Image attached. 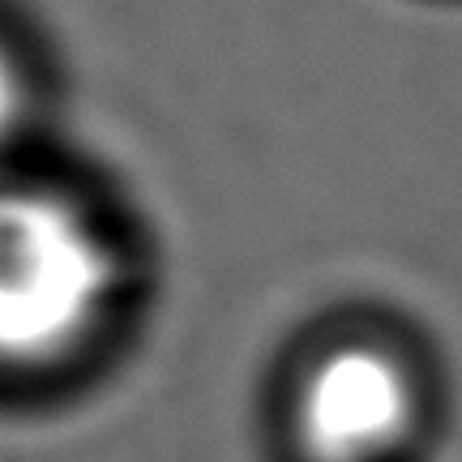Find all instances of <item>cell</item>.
I'll use <instances>...</instances> for the list:
<instances>
[{"label": "cell", "instance_id": "obj_1", "mask_svg": "<svg viewBox=\"0 0 462 462\" xmlns=\"http://www.w3.org/2000/svg\"><path fill=\"white\" fill-rule=\"evenodd\" d=\"M116 300V248L82 201L0 184V368H48L90 343Z\"/></svg>", "mask_w": 462, "mask_h": 462}, {"label": "cell", "instance_id": "obj_2", "mask_svg": "<svg viewBox=\"0 0 462 462\" xmlns=\"http://www.w3.org/2000/svg\"><path fill=\"white\" fill-rule=\"evenodd\" d=\"M424 415L411 360L385 338H338L304 364L291 432L309 462H394Z\"/></svg>", "mask_w": 462, "mask_h": 462}, {"label": "cell", "instance_id": "obj_3", "mask_svg": "<svg viewBox=\"0 0 462 462\" xmlns=\"http://www.w3.org/2000/svg\"><path fill=\"white\" fill-rule=\"evenodd\" d=\"M26 73H22V60L14 56V48L0 39V142L22 125L26 116Z\"/></svg>", "mask_w": 462, "mask_h": 462}]
</instances>
